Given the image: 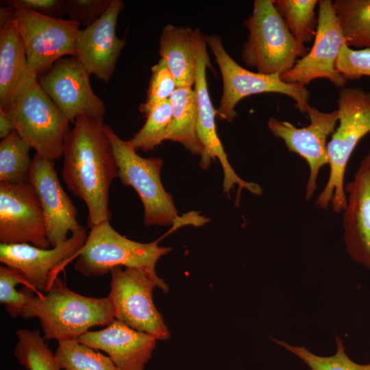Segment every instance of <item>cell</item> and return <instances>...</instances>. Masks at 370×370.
I'll return each mask as SVG.
<instances>
[{
    "label": "cell",
    "instance_id": "cb8c5ba5",
    "mask_svg": "<svg viewBox=\"0 0 370 370\" xmlns=\"http://www.w3.org/2000/svg\"><path fill=\"white\" fill-rule=\"evenodd\" d=\"M333 6L346 45L370 49V0H334Z\"/></svg>",
    "mask_w": 370,
    "mask_h": 370
},
{
    "label": "cell",
    "instance_id": "5b68a950",
    "mask_svg": "<svg viewBox=\"0 0 370 370\" xmlns=\"http://www.w3.org/2000/svg\"><path fill=\"white\" fill-rule=\"evenodd\" d=\"M249 30L242 60L264 75H283L308 52L290 32L273 0H255L251 16L244 21Z\"/></svg>",
    "mask_w": 370,
    "mask_h": 370
},
{
    "label": "cell",
    "instance_id": "836d02e7",
    "mask_svg": "<svg viewBox=\"0 0 370 370\" xmlns=\"http://www.w3.org/2000/svg\"><path fill=\"white\" fill-rule=\"evenodd\" d=\"M112 0H64L69 19L88 27L108 9Z\"/></svg>",
    "mask_w": 370,
    "mask_h": 370
},
{
    "label": "cell",
    "instance_id": "d6a6232c",
    "mask_svg": "<svg viewBox=\"0 0 370 370\" xmlns=\"http://www.w3.org/2000/svg\"><path fill=\"white\" fill-rule=\"evenodd\" d=\"M336 70L347 80L370 77V49H353L344 44L336 62Z\"/></svg>",
    "mask_w": 370,
    "mask_h": 370
},
{
    "label": "cell",
    "instance_id": "e575fe53",
    "mask_svg": "<svg viewBox=\"0 0 370 370\" xmlns=\"http://www.w3.org/2000/svg\"><path fill=\"white\" fill-rule=\"evenodd\" d=\"M14 3L44 16L62 18L66 14L64 0H13Z\"/></svg>",
    "mask_w": 370,
    "mask_h": 370
},
{
    "label": "cell",
    "instance_id": "9c48e42d",
    "mask_svg": "<svg viewBox=\"0 0 370 370\" xmlns=\"http://www.w3.org/2000/svg\"><path fill=\"white\" fill-rule=\"evenodd\" d=\"M3 2L23 40L30 77L38 78L63 57L75 56L80 23L42 15L13 0Z\"/></svg>",
    "mask_w": 370,
    "mask_h": 370
},
{
    "label": "cell",
    "instance_id": "4dcf8cb0",
    "mask_svg": "<svg viewBox=\"0 0 370 370\" xmlns=\"http://www.w3.org/2000/svg\"><path fill=\"white\" fill-rule=\"evenodd\" d=\"M34 296L24 275L17 269L6 265L0 267V302L5 305L9 314L15 318L21 314L29 301Z\"/></svg>",
    "mask_w": 370,
    "mask_h": 370
},
{
    "label": "cell",
    "instance_id": "603a6c76",
    "mask_svg": "<svg viewBox=\"0 0 370 370\" xmlns=\"http://www.w3.org/2000/svg\"><path fill=\"white\" fill-rule=\"evenodd\" d=\"M171 122L166 140L181 143L193 154L201 156L204 147L197 135V100L192 87H178L171 97Z\"/></svg>",
    "mask_w": 370,
    "mask_h": 370
},
{
    "label": "cell",
    "instance_id": "6da1fadb",
    "mask_svg": "<svg viewBox=\"0 0 370 370\" xmlns=\"http://www.w3.org/2000/svg\"><path fill=\"white\" fill-rule=\"evenodd\" d=\"M62 178L88 210V226L110 221L109 188L119 169L103 118L79 116L63 145Z\"/></svg>",
    "mask_w": 370,
    "mask_h": 370
},
{
    "label": "cell",
    "instance_id": "44dd1931",
    "mask_svg": "<svg viewBox=\"0 0 370 370\" xmlns=\"http://www.w3.org/2000/svg\"><path fill=\"white\" fill-rule=\"evenodd\" d=\"M26 50L7 7L0 9V109L10 107L29 79Z\"/></svg>",
    "mask_w": 370,
    "mask_h": 370
},
{
    "label": "cell",
    "instance_id": "7402d4cb",
    "mask_svg": "<svg viewBox=\"0 0 370 370\" xmlns=\"http://www.w3.org/2000/svg\"><path fill=\"white\" fill-rule=\"evenodd\" d=\"M159 53L173 75L177 86L195 84L196 58L193 30L186 27L166 25L160 37Z\"/></svg>",
    "mask_w": 370,
    "mask_h": 370
},
{
    "label": "cell",
    "instance_id": "30bf717a",
    "mask_svg": "<svg viewBox=\"0 0 370 370\" xmlns=\"http://www.w3.org/2000/svg\"><path fill=\"white\" fill-rule=\"evenodd\" d=\"M110 275L108 297L115 319L158 340L169 339V329L153 300L156 287L168 292L169 287L163 280L146 269L131 267L124 270L115 267Z\"/></svg>",
    "mask_w": 370,
    "mask_h": 370
},
{
    "label": "cell",
    "instance_id": "4fadbf2b",
    "mask_svg": "<svg viewBox=\"0 0 370 370\" xmlns=\"http://www.w3.org/2000/svg\"><path fill=\"white\" fill-rule=\"evenodd\" d=\"M0 242L51 247L40 200L29 182L0 183Z\"/></svg>",
    "mask_w": 370,
    "mask_h": 370
},
{
    "label": "cell",
    "instance_id": "2e32d148",
    "mask_svg": "<svg viewBox=\"0 0 370 370\" xmlns=\"http://www.w3.org/2000/svg\"><path fill=\"white\" fill-rule=\"evenodd\" d=\"M306 114L310 121L306 127L299 128L272 117L268 127L273 136L284 141L290 152L298 154L308 164L310 174L306 190V199L308 200L316 190L321 168L328 164L327 139L334 132L338 117L337 110L325 112L315 107H310Z\"/></svg>",
    "mask_w": 370,
    "mask_h": 370
},
{
    "label": "cell",
    "instance_id": "52a82bcc",
    "mask_svg": "<svg viewBox=\"0 0 370 370\" xmlns=\"http://www.w3.org/2000/svg\"><path fill=\"white\" fill-rule=\"evenodd\" d=\"M207 46L212 52L223 80V94L216 110L219 120L232 122L237 113L236 107L244 98L261 93H278L292 98L301 113H307L309 91L305 86L284 82L281 75H264L250 71L239 65L225 49L217 34L205 35Z\"/></svg>",
    "mask_w": 370,
    "mask_h": 370
},
{
    "label": "cell",
    "instance_id": "1f68e13d",
    "mask_svg": "<svg viewBox=\"0 0 370 370\" xmlns=\"http://www.w3.org/2000/svg\"><path fill=\"white\" fill-rule=\"evenodd\" d=\"M151 71L147 97L139 108L140 111L145 115L158 104L169 100L177 88L175 78L164 60L160 58Z\"/></svg>",
    "mask_w": 370,
    "mask_h": 370
},
{
    "label": "cell",
    "instance_id": "d4e9b609",
    "mask_svg": "<svg viewBox=\"0 0 370 370\" xmlns=\"http://www.w3.org/2000/svg\"><path fill=\"white\" fill-rule=\"evenodd\" d=\"M292 35L301 43L314 40L318 25L315 8L319 0H273Z\"/></svg>",
    "mask_w": 370,
    "mask_h": 370
},
{
    "label": "cell",
    "instance_id": "ac0fdd59",
    "mask_svg": "<svg viewBox=\"0 0 370 370\" xmlns=\"http://www.w3.org/2000/svg\"><path fill=\"white\" fill-rule=\"evenodd\" d=\"M122 0H112L106 12L95 22L80 29L75 42V57L90 75L108 82L113 75L125 42L116 34Z\"/></svg>",
    "mask_w": 370,
    "mask_h": 370
},
{
    "label": "cell",
    "instance_id": "d590c367",
    "mask_svg": "<svg viewBox=\"0 0 370 370\" xmlns=\"http://www.w3.org/2000/svg\"><path fill=\"white\" fill-rule=\"evenodd\" d=\"M15 130V127L11 119L1 110H0V138L3 139L7 137L12 131Z\"/></svg>",
    "mask_w": 370,
    "mask_h": 370
},
{
    "label": "cell",
    "instance_id": "d6986e66",
    "mask_svg": "<svg viewBox=\"0 0 370 370\" xmlns=\"http://www.w3.org/2000/svg\"><path fill=\"white\" fill-rule=\"evenodd\" d=\"M345 191L348 193L343 219L346 250L356 263L370 271V148Z\"/></svg>",
    "mask_w": 370,
    "mask_h": 370
},
{
    "label": "cell",
    "instance_id": "3957f363",
    "mask_svg": "<svg viewBox=\"0 0 370 370\" xmlns=\"http://www.w3.org/2000/svg\"><path fill=\"white\" fill-rule=\"evenodd\" d=\"M339 125L327 145L330 175L315 205L336 213L347 206L344 179L349 160L359 141L370 132V91L359 87L340 89L338 98Z\"/></svg>",
    "mask_w": 370,
    "mask_h": 370
},
{
    "label": "cell",
    "instance_id": "f546056e",
    "mask_svg": "<svg viewBox=\"0 0 370 370\" xmlns=\"http://www.w3.org/2000/svg\"><path fill=\"white\" fill-rule=\"evenodd\" d=\"M336 352L330 356H318L303 346H294L286 342L273 341L280 346L296 356L311 370H370V363L358 364L346 354L342 339L335 336Z\"/></svg>",
    "mask_w": 370,
    "mask_h": 370
},
{
    "label": "cell",
    "instance_id": "8992f818",
    "mask_svg": "<svg viewBox=\"0 0 370 370\" xmlns=\"http://www.w3.org/2000/svg\"><path fill=\"white\" fill-rule=\"evenodd\" d=\"M1 110L36 153L53 161L62 156L70 121L40 86L38 78L30 77L16 101Z\"/></svg>",
    "mask_w": 370,
    "mask_h": 370
},
{
    "label": "cell",
    "instance_id": "83f0119b",
    "mask_svg": "<svg viewBox=\"0 0 370 370\" xmlns=\"http://www.w3.org/2000/svg\"><path fill=\"white\" fill-rule=\"evenodd\" d=\"M14 354L27 370H62L39 330L20 329Z\"/></svg>",
    "mask_w": 370,
    "mask_h": 370
},
{
    "label": "cell",
    "instance_id": "ba28073f",
    "mask_svg": "<svg viewBox=\"0 0 370 370\" xmlns=\"http://www.w3.org/2000/svg\"><path fill=\"white\" fill-rule=\"evenodd\" d=\"M159 241L143 243L130 240L117 232L104 221L90 227L85 244L75 264V269L86 277L101 276L117 267L144 269L154 275L158 260L171 247H160Z\"/></svg>",
    "mask_w": 370,
    "mask_h": 370
},
{
    "label": "cell",
    "instance_id": "ffe728a7",
    "mask_svg": "<svg viewBox=\"0 0 370 370\" xmlns=\"http://www.w3.org/2000/svg\"><path fill=\"white\" fill-rule=\"evenodd\" d=\"M77 340L106 352L120 370H145L158 339L115 319L104 329L89 330Z\"/></svg>",
    "mask_w": 370,
    "mask_h": 370
},
{
    "label": "cell",
    "instance_id": "4316f807",
    "mask_svg": "<svg viewBox=\"0 0 370 370\" xmlns=\"http://www.w3.org/2000/svg\"><path fill=\"white\" fill-rule=\"evenodd\" d=\"M54 355L63 370H120L108 356L76 338L59 341Z\"/></svg>",
    "mask_w": 370,
    "mask_h": 370
},
{
    "label": "cell",
    "instance_id": "277c9868",
    "mask_svg": "<svg viewBox=\"0 0 370 370\" xmlns=\"http://www.w3.org/2000/svg\"><path fill=\"white\" fill-rule=\"evenodd\" d=\"M105 129L118 166L119 177L123 185L137 192L144 207L146 225H201L204 219L195 213L186 217L178 215L172 196L161 182L162 159L140 156L110 126L105 125Z\"/></svg>",
    "mask_w": 370,
    "mask_h": 370
},
{
    "label": "cell",
    "instance_id": "f1b7e54d",
    "mask_svg": "<svg viewBox=\"0 0 370 370\" xmlns=\"http://www.w3.org/2000/svg\"><path fill=\"white\" fill-rule=\"evenodd\" d=\"M143 126L134 136L127 140L129 145L136 151L153 150L164 140L169 128L172 118V108L169 100L163 101L146 114Z\"/></svg>",
    "mask_w": 370,
    "mask_h": 370
},
{
    "label": "cell",
    "instance_id": "7a4b0ae2",
    "mask_svg": "<svg viewBox=\"0 0 370 370\" xmlns=\"http://www.w3.org/2000/svg\"><path fill=\"white\" fill-rule=\"evenodd\" d=\"M38 318L45 340L77 339L95 326H107L115 320L108 296L86 297L69 289L56 278L44 295H34L21 314Z\"/></svg>",
    "mask_w": 370,
    "mask_h": 370
},
{
    "label": "cell",
    "instance_id": "7c38bea8",
    "mask_svg": "<svg viewBox=\"0 0 370 370\" xmlns=\"http://www.w3.org/2000/svg\"><path fill=\"white\" fill-rule=\"evenodd\" d=\"M318 25L313 45L308 53L299 59L294 66L281 75L287 83L303 86L325 78L340 88L347 81L336 70V62L341 47L346 44L331 0H319Z\"/></svg>",
    "mask_w": 370,
    "mask_h": 370
},
{
    "label": "cell",
    "instance_id": "5bb4252c",
    "mask_svg": "<svg viewBox=\"0 0 370 370\" xmlns=\"http://www.w3.org/2000/svg\"><path fill=\"white\" fill-rule=\"evenodd\" d=\"M90 74L75 56L63 57L38 77V81L70 122L79 116L103 118L106 107L94 92Z\"/></svg>",
    "mask_w": 370,
    "mask_h": 370
},
{
    "label": "cell",
    "instance_id": "e0dca14e",
    "mask_svg": "<svg viewBox=\"0 0 370 370\" xmlns=\"http://www.w3.org/2000/svg\"><path fill=\"white\" fill-rule=\"evenodd\" d=\"M29 182L40 200L51 247L64 241L84 229L77 220V209L62 188L54 167V161L36 153L32 159Z\"/></svg>",
    "mask_w": 370,
    "mask_h": 370
},
{
    "label": "cell",
    "instance_id": "9a60e30c",
    "mask_svg": "<svg viewBox=\"0 0 370 370\" xmlns=\"http://www.w3.org/2000/svg\"><path fill=\"white\" fill-rule=\"evenodd\" d=\"M87 236L84 228L51 249H42L27 243H1L0 261L18 270L29 286L45 293L57 278L59 270L77 256Z\"/></svg>",
    "mask_w": 370,
    "mask_h": 370
},
{
    "label": "cell",
    "instance_id": "8fae6325",
    "mask_svg": "<svg viewBox=\"0 0 370 370\" xmlns=\"http://www.w3.org/2000/svg\"><path fill=\"white\" fill-rule=\"evenodd\" d=\"M193 45L196 58L195 94L197 100L198 121L197 135L204 147L200 166L206 169L217 158L223 171V191L230 193L234 185H238V195L243 188L251 193L256 189V184L243 180L230 165L223 145L218 136L216 125V110L214 108L206 79L207 68H212L207 51L205 35L199 29L193 30Z\"/></svg>",
    "mask_w": 370,
    "mask_h": 370
},
{
    "label": "cell",
    "instance_id": "484cf974",
    "mask_svg": "<svg viewBox=\"0 0 370 370\" xmlns=\"http://www.w3.org/2000/svg\"><path fill=\"white\" fill-rule=\"evenodd\" d=\"M30 147L16 130L0 142V183L29 182Z\"/></svg>",
    "mask_w": 370,
    "mask_h": 370
}]
</instances>
